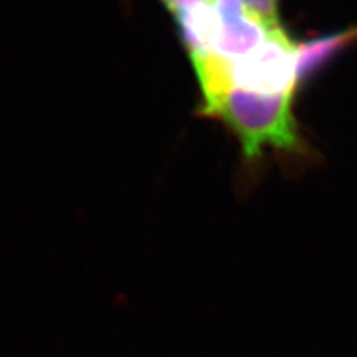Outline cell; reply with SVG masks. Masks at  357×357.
<instances>
[{
  "label": "cell",
  "instance_id": "cell-1",
  "mask_svg": "<svg viewBox=\"0 0 357 357\" xmlns=\"http://www.w3.org/2000/svg\"><path fill=\"white\" fill-rule=\"evenodd\" d=\"M294 94H261L231 86L201 106V114L225 122L249 161L259 158L268 148L299 152L303 140L294 116Z\"/></svg>",
  "mask_w": 357,
  "mask_h": 357
},
{
  "label": "cell",
  "instance_id": "cell-2",
  "mask_svg": "<svg viewBox=\"0 0 357 357\" xmlns=\"http://www.w3.org/2000/svg\"><path fill=\"white\" fill-rule=\"evenodd\" d=\"M232 86L261 94L295 93L298 86V45L284 29L271 33L259 48L229 63Z\"/></svg>",
  "mask_w": 357,
  "mask_h": 357
},
{
  "label": "cell",
  "instance_id": "cell-3",
  "mask_svg": "<svg viewBox=\"0 0 357 357\" xmlns=\"http://www.w3.org/2000/svg\"><path fill=\"white\" fill-rule=\"evenodd\" d=\"M213 27L208 51L228 63H236L283 27H270L238 0H211Z\"/></svg>",
  "mask_w": 357,
  "mask_h": 357
},
{
  "label": "cell",
  "instance_id": "cell-4",
  "mask_svg": "<svg viewBox=\"0 0 357 357\" xmlns=\"http://www.w3.org/2000/svg\"><path fill=\"white\" fill-rule=\"evenodd\" d=\"M357 40V27L329 33L298 45V84L321 69L341 50Z\"/></svg>",
  "mask_w": 357,
  "mask_h": 357
},
{
  "label": "cell",
  "instance_id": "cell-5",
  "mask_svg": "<svg viewBox=\"0 0 357 357\" xmlns=\"http://www.w3.org/2000/svg\"><path fill=\"white\" fill-rule=\"evenodd\" d=\"M238 2L270 27H283L280 20L282 0H238Z\"/></svg>",
  "mask_w": 357,
  "mask_h": 357
},
{
  "label": "cell",
  "instance_id": "cell-6",
  "mask_svg": "<svg viewBox=\"0 0 357 357\" xmlns=\"http://www.w3.org/2000/svg\"><path fill=\"white\" fill-rule=\"evenodd\" d=\"M160 2L173 17H177L186 13H191V10L199 6L207 5L210 0H160Z\"/></svg>",
  "mask_w": 357,
  "mask_h": 357
}]
</instances>
